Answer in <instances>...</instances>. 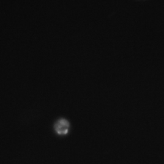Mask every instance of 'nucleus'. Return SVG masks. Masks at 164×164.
<instances>
[{
    "label": "nucleus",
    "instance_id": "1",
    "mask_svg": "<svg viewBox=\"0 0 164 164\" xmlns=\"http://www.w3.org/2000/svg\"><path fill=\"white\" fill-rule=\"evenodd\" d=\"M70 128V122L66 119H59L54 125V130L56 133L60 136H64L68 133Z\"/></svg>",
    "mask_w": 164,
    "mask_h": 164
}]
</instances>
